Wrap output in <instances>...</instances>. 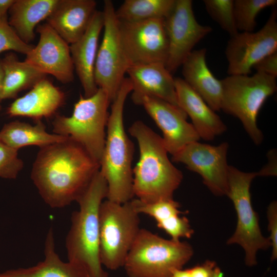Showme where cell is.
Here are the masks:
<instances>
[{"label": "cell", "instance_id": "cell-1", "mask_svg": "<svg viewBox=\"0 0 277 277\" xmlns=\"http://www.w3.org/2000/svg\"><path fill=\"white\" fill-rule=\"evenodd\" d=\"M100 169V163L68 137L40 148L31 178L44 202L61 208L77 201Z\"/></svg>", "mask_w": 277, "mask_h": 277}, {"label": "cell", "instance_id": "cell-2", "mask_svg": "<svg viewBox=\"0 0 277 277\" xmlns=\"http://www.w3.org/2000/svg\"><path fill=\"white\" fill-rule=\"evenodd\" d=\"M128 131L140 150L132 170L134 196L146 203L173 199L183 175L169 160L162 137L141 121L134 122Z\"/></svg>", "mask_w": 277, "mask_h": 277}, {"label": "cell", "instance_id": "cell-3", "mask_svg": "<svg viewBox=\"0 0 277 277\" xmlns=\"http://www.w3.org/2000/svg\"><path fill=\"white\" fill-rule=\"evenodd\" d=\"M132 89L130 80L125 77L112 102L100 162V171L108 186L106 199L120 204L129 202L134 196L132 169L134 146L125 132L123 120L125 103Z\"/></svg>", "mask_w": 277, "mask_h": 277}, {"label": "cell", "instance_id": "cell-4", "mask_svg": "<svg viewBox=\"0 0 277 277\" xmlns=\"http://www.w3.org/2000/svg\"><path fill=\"white\" fill-rule=\"evenodd\" d=\"M107 191V182L99 170L77 201L79 209L72 213L66 238L68 261L79 266L89 277H109L100 256L99 212Z\"/></svg>", "mask_w": 277, "mask_h": 277}, {"label": "cell", "instance_id": "cell-5", "mask_svg": "<svg viewBox=\"0 0 277 277\" xmlns=\"http://www.w3.org/2000/svg\"><path fill=\"white\" fill-rule=\"evenodd\" d=\"M193 255L188 243L165 239L141 228L123 268L128 277H172Z\"/></svg>", "mask_w": 277, "mask_h": 277}, {"label": "cell", "instance_id": "cell-6", "mask_svg": "<svg viewBox=\"0 0 277 277\" xmlns=\"http://www.w3.org/2000/svg\"><path fill=\"white\" fill-rule=\"evenodd\" d=\"M275 77L256 72L253 75H229L221 80V110L238 118L256 145L263 141L256 119L266 100L276 90Z\"/></svg>", "mask_w": 277, "mask_h": 277}, {"label": "cell", "instance_id": "cell-7", "mask_svg": "<svg viewBox=\"0 0 277 277\" xmlns=\"http://www.w3.org/2000/svg\"><path fill=\"white\" fill-rule=\"evenodd\" d=\"M111 102L101 88L89 97L80 94L70 116L56 115L52 122L54 133L69 137L82 146L99 163L104 151Z\"/></svg>", "mask_w": 277, "mask_h": 277}, {"label": "cell", "instance_id": "cell-8", "mask_svg": "<svg viewBox=\"0 0 277 277\" xmlns=\"http://www.w3.org/2000/svg\"><path fill=\"white\" fill-rule=\"evenodd\" d=\"M139 215L131 201L123 204L103 201L99 212L100 256L103 266L111 270L123 267L141 229Z\"/></svg>", "mask_w": 277, "mask_h": 277}, {"label": "cell", "instance_id": "cell-9", "mask_svg": "<svg viewBox=\"0 0 277 277\" xmlns=\"http://www.w3.org/2000/svg\"><path fill=\"white\" fill-rule=\"evenodd\" d=\"M257 172H244L229 166L228 190L227 196L233 203L237 215L235 231L227 241V244H238L245 252V262L252 267L257 264L256 254L259 250H266L271 247L268 238L262 233L258 214L253 208L250 188Z\"/></svg>", "mask_w": 277, "mask_h": 277}, {"label": "cell", "instance_id": "cell-10", "mask_svg": "<svg viewBox=\"0 0 277 277\" xmlns=\"http://www.w3.org/2000/svg\"><path fill=\"white\" fill-rule=\"evenodd\" d=\"M102 11L104 33L97 51L94 79L97 87L106 91L112 102L125 78L129 64L123 48L119 22L111 1H104Z\"/></svg>", "mask_w": 277, "mask_h": 277}, {"label": "cell", "instance_id": "cell-11", "mask_svg": "<svg viewBox=\"0 0 277 277\" xmlns=\"http://www.w3.org/2000/svg\"><path fill=\"white\" fill-rule=\"evenodd\" d=\"M118 22L121 40L129 66L153 63L166 65L168 40L164 19Z\"/></svg>", "mask_w": 277, "mask_h": 277}, {"label": "cell", "instance_id": "cell-12", "mask_svg": "<svg viewBox=\"0 0 277 277\" xmlns=\"http://www.w3.org/2000/svg\"><path fill=\"white\" fill-rule=\"evenodd\" d=\"M277 11L256 32H238L227 42L225 55L229 75H249L260 60L277 51Z\"/></svg>", "mask_w": 277, "mask_h": 277}, {"label": "cell", "instance_id": "cell-13", "mask_svg": "<svg viewBox=\"0 0 277 277\" xmlns=\"http://www.w3.org/2000/svg\"><path fill=\"white\" fill-rule=\"evenodd\" d=\"M227 142L219 145L191 143L172 155V161L184 164L187 168L199 174L204 184L215 196H227L228 171Z\"/></svg>", "mask_w": 277, "mask_h": 277}, {"label": "cell", "instance_id": "cell-14", "mask_svg": "<svg viewBox=\"0 0 277 277\" xmlns=\"http://www.w3.org/2000/svg\"><path fill=\"white\" fill-rule=\"evenodd\" d=\"M168 40V55L165 65L175 72L193 51L194 47L212 30L196 21L191 0H175L169 14L164 19Z\"/></svg>", "mask_w": 277, "mask_h": 277}, {"label": "cell", "instance_id": "cell-15", "mask_svg": "<svg viewBox=\"0 0 277 277\" xmlns=\"http://www.w3.org/2000/svg\"><path fill=\"white\" fill-rule=\"evenodd\" d=\"M37 44L26 55L25 62L58 81L67 84L74 79V65L70 46L47 23L37 26Z\"/></svg>", "mask_w": 277, "mask_h": 277}, {"label": "cell", "instance_id": "cell-16", "mask_svg": "<svg viewBox=\"0 0 277 277\" xmlns=\"http://www.w3.org/2000/svg\"><path fill=\"white\" fill-rule=\"evenodd\" d=\"M142 105L163 133L168 152L175 154L186 145L200 138L187 115L180 108L162 99L143 96L133 102Z\"/></svg>", "mask_w": 277, "mask_h": 277}, {"label": "cell", "instance_id": "cell-17", "mask_svg": "<svg viewBox=\"0 0 277 277\" xmlns=\"http://www.w3.org/2000/svg\"><path fill=\"white\" fill-rule=\"evenodd\" d=\"M104 27L103 11L96 10L86 31L70 46L74 68L84 91V96L93 95L98 87L94 79V68L100 33Z\"/></svg>", "mask_w": 277, "mask_h": 277}, {"label": "cell", "instance_id": "cell-18", "mask_svg": "<svg viewBox=\"0 0 277 277\" xmlns=\"http://www.w3.org/2000/svg\"><path fill=\"white\" fill-rule=\"evenodd\" d=\"M126 73L132 84L133 102L146 95L162 99L180 108L174 78L165 64L153 63L131 65Z\"/></svg>", "mask_w": 277, "mask_h": 277}, {"label": "cell", "instance_id": "cell-19", "mask_svg": "<svg viewBox=\"0 0 277 277\" xmlns=\"http://www.w3.org/2000/svg\"><path fill=\"white\" fill-rule=\"evenodd\" d=\"M179 107L189 116L200 138L212 141L227 130L220 117L180 77L174 78Z\"/></svg>", "mask_w": 277, "mask_h": 277}, {"label": "cell", "instance_id": "cell-20", "mask_svg": "<svg viewBox=\"0 0 277 277\" xmlns=\"http://www.w3.org/2000/svg\"><path fill=\"white\" fill-rule=\"evenodd\" d=\"M96 6L94 0H58L47 18V24L71 45L86 31Z\"/></svg>", "mask_w": 277, "mask_h": 277}, {"label": "cell", "instance_id": "cell-21", "mask_svg": "<svg viewBox=\"0 0 277 277\" xmlns=\"http://www.w3.org/2000/svg\"><path fill=\"white\" fill-rule=\"evenodd\" d=\"M65 100V93L45 78L16 99L7 108V114L10 117L25 116L38 121L54 116Z\"/></svg>", "mask_w": 277, "mask_h": 277}, {"label": "cell", "instance_id": "cell-22", "mask_svg": "<svg viewBox=\"0 0 277 277\" xmlns=\"http://www.w3.org/2000/svg\"><path fill=\"white\" fill-rule=\"evenodd\" d=\"M206 49L193 50L182 64L185 82L214 111L221 110L222 87L206 63Z\"/></svg>", "mask_w": 277, "mask_h": 277}, {"label": "cell", "instance_id": "cell-23", "mask_svg": "<svg viewBox=\"0 0 277 277\" xmlns=\"http://www.w3.org/2000/svg\"><path fill=\"white\" fill-rule=\"evenodd\" d=\"M44 254V260L36 265L0 272V277H89L79 266L60 258L55 251L52 228L47 234Z\"/></svg>", "mask_w": 277, "mask_h": 277}, {"label": "cell", "instance_id": "cell-24", "mask_svg": "<svg viewBox=\"0 0 277 277\" xmlns=\"http://www.w3.org/2000/svg\"><path fill=\"white\" fill-rule=\"evenodd\" d=\"M58 1L15 0L9 10L8 24L22 41L30 44L36 26L48 18Z\"/></svg>", "mask_w": 277, "mask_h": 277}, {"label": "cell", "instance_id": "cell-25", "mask_svg": "<svg viewBox=\"0 0 277 277\" xmlns=\"http://www.w3.org/2000/svg\"><path fill=\"white\" fill-rule=\"evenodd\" d=\"M68 137L51 134L46 130L41 120L34 125L18 121L4 125L0 131V142L18 150L25 146L35 145L40 148L66 141Z\"/></svg>", "mask_w": 277, "mask_h": 277}, {"label": "cell", "instance_id": "cell-26", "mask_svg": "<svg viewBox=\"0 0 277 277\" xmlns=\"http://www.w3.org/2000/svg\"><path fill=\"white\" fill-rule=\"evenodd\" d=\"M2 63L4 71L2 100L15 98L21 91L46 78L45 74L25 61H19L13 52L6 54Z\"/></svg>", "mask_w": 277, "mask_h": 277}, {"label": "cell", "instance_id": "cell-27", "mask_svg": "<svg viewBox=\"0 0 277 277\" xmlns=\"http://www.w3.org/2000/svg\"><path fill=\"white\" fill-rule=\"evenodd\" d=\"M175 0H125L115 10L120 22H137L164 19L172 10Z\"/></svg>", "mask_w": 277, "mask_h": 277}, {"label": "cell", "instance_id": "cell-28", "mask_svg": "<svg viewBox=\"0 0 277 277\" xmlns=\"http://www.w3.org/2000/svg\"><path fill=\"white\" fill-rule=\"evenodd\" d=\"M276 3V0H234V16L238 31H254L258 14Z\"/></svg>", "mask_w": 277, "mask_h": 277}, {"label": "cell", "instance_id": "cell-29", "mask_svg": "<svg viewBox=\"0 0 277 277\" xmlns=\"http://www.w3.org/2000/svg\"><path fill=\"white\" fill-rule=\"evenodd\" d=\"M209 15L231 36L239 32L234 16L233 0H204Z\"/></svg>", "mask_w": 277, "mask_h": 277}, {"label": "cell", "instance_id": "cell-30", "mask_svg": "<svg viewBox=\"0 0 277 277\" xmlns=\"http://www.w3.org/2000/svg\"><path fill=\"white\" fill-rule=\"evenodd\" d=\"M131 202L134 210L139 214L143 213L148 215L153 218L156 223L183 213L179 209L180 204L173 199L151 203L143 202L137 199H132Z\"/></svg>", "mask_w": 277, "mask_h": 277}, {"label": "cell", "instance_id": "cell-31", "mask_svg": "<svg viewBox=\"0 0 277 277\" xmlns=\"http://www.w3.org/2000/svg\"><path fill=\"white\" fill-rule=\"evenodd\" d=\"M23 166V161L18 157L17 150L0 142V177L15 179Z\"/></svg>", "mask_w": 277, "mask_h": 277}, {"label": "cell", "instance_id": "cell-32", "mask_svg": "<svg viewBox=\"0 0 277 277\" xmlns=\"http://www.w3.org/2000/svg\"><path fill=\"white\" fill-rule=\"evenodd\" d=\"M156 223L158 228L163 230L174 241H179L181 238L189 239L194 233L189 220L180 215L171 216Z\"/></svg>", "mask_w": 277, "mask_h": 277}, {"label": "cell", "instance_id": "cell-33", "mask_svg": "<svg viewBox=\"0 0 277 277\" xmlns=\"http://www.w3.org/2000/svg\"><path fill=\"white\" fill-rule=\"evenodd\" d=\"M33 47L20 39L8 22H0V53L13 51L26 55Z\"/></svg>", "mask_w": 277, "mask_h": 277}, {"label": "cell", "instance_id": "cell-34", "mask_svg": "<svg viewBox=\"0 0 277 277\" xmlns=\"http://www.w3.org/2000/svg\"><path fill=\"white\" fill-rule=\"evenodd\" d=\"M268 221V230L270 233L268 238L271 243L272 253L271 260L273 261L277 258V203L274 201L268 206L267 210Z\"/></svg>", "mask_w": 277, "mask_h": 277}, {"label": "cell", "instance_id": "cell-35", "mask_svg": "<svg viewBox=\"0 0 277 277\" xmlns=\"http://www.w3.org/2000/svg\"><path fill=\"white\" fill-rule=\"evenodd\" d=\"M188 269L190 277H224L221 269L213 261L206 260Z\"/></svg>", "mask_w": 277, "mask_h": 277}, {"label": "cell", "instance_id": "cell-36", "mask_svg": "<svg viewBox=\"0 0 277 277\" xmlns=\"http://www.w3.org/2000/svg\"><path fill=\"white\" fill-rule=\"evenodd\" d=\"M256 72L273 76H277V51L265 56L253 67Z\"/></svg>", "mask_w": 277, "mask_h": 277}, {"label": "cell", "instance_id": "cell-37", "mask_svg": "<svg viewBox=\"0 0 277 277\" xmlns=\"http://www.w3.org/2000/svg\"><path fill=\"white\" fill-rule=\"evenodd\" d=\"M268 163L259 171V176L276 175V151L270 150L267 153Z\"/></svg>", "mask_w": 277, "mask_h": 277}, {"label": "cell", "instance_id": "cell-38", "mask_svg": "<svg viewBox=\"0 0 277 277\" xmlns=\"http://www.w3.org/2000/svg\"><path fill=\"white\" fill-rule=\"evenodd\" d=\"M15 0H0V22H8V13Z\"/></svg>", "mask_w": 277, "mask_h": 277}, {"label": "cell", "instance_id": "cell-39", "mask_svg": "<svg viewBox=\"0 0 277 277\" xmlns=\"http://www.w3.org/2000/svg\"><path fill=\"white\" fill-rule=\"evenodd\" d=\"M4 71L2 63V59L0 58V103L2 101V96L4 87ZM1 108L0 104V110Z\"/></svg>", "mask_w": 277, "mask_h": 277}, {"label": "cell", "instance_id": "cell-40", "mask_svg": "<svg viewBox=\"0 0 277 277\" xmlns=\"http://www.w3.org/2000/svg\"><path fill=\"white\" fill-rule=\"evenodd\" d=\"M172 277H190L188 269H179L175 270Z\"/></svg>", "mask_w": 277, "mask_h": 277}]
</instances>
